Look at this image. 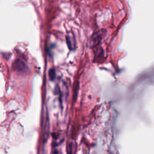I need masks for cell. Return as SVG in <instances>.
Returning <instances> with one entry per match:
<instances>
[{
  "mask_svg": "<svg viewBox=\"0 0 154 154\" xmlns=\"http://www.w3.org/2000/svg\"><path fill=\"white\" fill-rule=\"evenodd\" d=\"M66 43L70 49L72 50L76 48V42L74 36L67 35L66 36Z\"/></svg>",
  "mask_w": 154,
  "mask_h": 154,
  "instance_id": "obj_2",
  "label": "cell"
},
{
  "mask_svg": "<svg viewBox=\"0 0 154 154\" xmlns=\"http://www.w3.org/2000/svg\"><path fill=\"white\" fill-rule=\"evenodd\" d=\"M49 76L51 81L54 80L55 77V71L54 69H51L49 72Z\"/></svg>",
  "mask_w": 154,
  "mask_h": 154,
  "instance_id": "obj_4",
  "label": "cell"
},
{
  "mask_svg": "<svg viewBox=\"0 0 154 154\" xmlns=\"http://www.w3.org/2000/svg\"><path fill=\"white\" fill-rule=\"evenodd\" d=\"M13 68L16 71L19 72H22L26 70V66L23 61L20 59H17L14 63Z\"/></svg>",
  "mask_w": 154,
  "mask_h": 154,
  "instance_id": "obj_1",
  "label": "cell"
},
{
  "mask_svg": "<svg viewBox=\"0 0 154 154\" xmlns=\"http://www.w3.org/2000/svg\"><path fill=\"white\" fill-rule=\"evenodd\" d=\"M103 36V31H98L94 35H93V37H92L93 42L97 45L100 42Z\"/></svg>",
  "mask_w": 154,
  "mask_h": 154,
  "instance_id": "obj_3",
  "label": "cell"
}]
</instances>
